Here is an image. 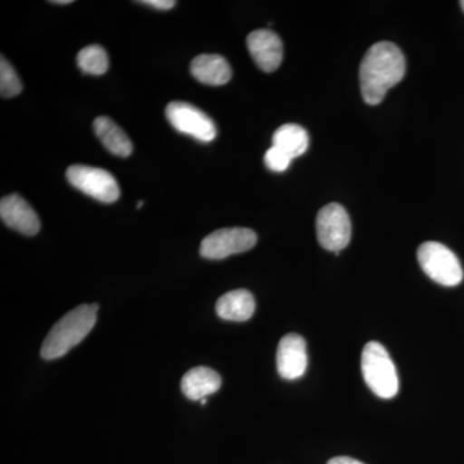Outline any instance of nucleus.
<instances>
[{"label":"nucleus","mask_w":464,"mask_h":464,"mask_svg":"<svg viewBox=\"0 0 464 464\" xmlns=\"http://www.w3.org/2000/svg\"><path fill=\"white\" fill-rule=\"evenodd\" d=\"M406 63L398 45L380 42L369 48L360 65L362 99L368 105H378L387 92L404 78Z\"/></svg>","instance_id":"f257e3e1"},{"label":"nucleus","mask_w":464,"mask_h":464,"mask_svg":"<svg viewBox=\"0 0 464 464\" xmlns=\"http://www.w3.org/2000/svg\"><path fill=\"white\" fill-rule=\"evenodd\" d=\"M99 308L97 304H81L58 320L43 342V359H60L76 344L81 343L96 325Z\"/></svg>","instance_id":"f03ea898"},{"label":"nucleus","mask_w":464,"mask_h":464,"mask_svg":"<svg viewBox=\"0 0 464 464\" xmlns=\"http://www.w3.org/2000/svg\"><path fill=\"white\" fill-rule=\"evenodd\" d=\"M365 383L381 399H392L399 392V375L386 348L378 342L365 344L362 355Z\"/></svg>","instance_id":"7ed1b4c3"},{"label":"nucleus","mask_w":464,"mask_h":464,"mask_svg":"<svg viewBox=\"0 0 464 464\" xmlns=\"http://www.w3.org/2000/svg\"><path fill=\"white\" fill-rule=\"evenodd\" d=\"M417 258L424 274L440 285L457 286L463 282L462 265L444 244L426 241L418 248Z\"/></svg>","instance_id":"20e7f679"},{"label":"nucleus","mask_w":464,"mask_h":464,"mask_svg":"<svg viewBox=\"0 0 464 464\" xmlns=\"http://www.w3.org/2000/svg\"><path fill=\"white\" fill-rule=\"evenodd\" d=\"M66 177L75 188L101 203H115L121 197L114 176L101 168L72 166L66 170Z\"/></svg>","instance_id":"39448f33"},{"label":"nucleus","mask_w":464,"mask_h":464,"mask_svg":"<svg viewBox=\"0 0 464 464\" xmlns=\"http://www.w3.org/2000/svg\"><path fill=\"white\" fill-rule=\"evenodd\" d=\"M257 244V235L250 228L231 227L217 230L201 241L200 255L207 259H224L248 252Z\"/></svg>","instance_id":"423d86ee"},{"label":"nucleus","mask_w":464,"mask_h":464,"mask_svg":"<svg viewBox=\"0 0 464 464\" xmlns=\"http://www.w3.org/2000/svg\"><path fill=\"white\" fill-rule=\"evenodd\" d=\"M316 235L324 249L338 253L346 248L351 240V221L346 209L337 203L322 208L316 218Z\"/></svg>","instance_id":"0eeeda50"},{"label":"nucleus","mask_w":464,"mask_h":464,"mask_svg":"<svg viewBox=\"0 0 464 464\" xmlns=\"http://www.w3.org/2000/svg\"><path fill=\"white\" fill-rule=\"evenodd\" d=\"M166 115L174 130L194 137L198 141L210 142L216 139L215 121L191 103L174 101L167 106Z\"/></svg>","instance_id":"6e6552de"},{"label":"nucleus","mask_w":464,"mask_h":464,"mask_svg":"<svg viewBox=\"0 0 464 464\" xmlns=\"http://www.w3.org/2000/svg\"><path fill=\"white\" fill-rule=\"evenodd\" d=\"M277 372L284 380L295 381L306 373L308 365L306 341L299 334H286L276 353Z\"/></svg>","instance_id":"1a4fd4ad"},{"label":"nucleus","mask_w":464,"mask_h":464,"mask_svg":"<svg viewBox=\"0 0 464 464\" xmlns=\"http://www.w3.org/2000/svg\"><path fill=\"white\" fill-rule=\"evenodd\" d=\"M246 45H248L253 61L264 72H273L282 65L283 42L277 34L271 30L261 29L250 33L246 38Z\"/></svg>","instance_id":"9d476101"},{"label":"nucleus","mask_w":464,"mask_h":464,"mask_svg":"<svg viewBox=\"0 0 464 464\" xmlns=\"http://www.w3.org/2000/svg\"><path fill=\"white\" fill-rule=\"evenodd\" d=\"M0 217L8 227L26 237H34L41 230V221L35 210L18 194H11L0 201Z\"/></svg>","instance_id":"9b49d317"},{"label":"nucleus","mask_w":464,"mask_h":464,"mask_svg":"<svg viewBox=\"0 0 464 464\" xmlns=\"http://www.w3.org/2000/svg\"><path fill=\"white\" fill-rule=\"evenodd\" d=\"M191 74L200 83L219 87L228 83L232 78L230 63L219 54H200L192 60Z\"/></svg>","instance_id":"f8f14e48"},{"label":"nucleus","mask_w":464,"mask_h":464,"mask_svg":"<svg viewBox=\"0 0 464 464\" xmlns=\"http://www.w3.org/2000/svg\"><path fill=\"white\" fill-rule=\"evenodd\" d=\"M221 375L216 371L207 366H197L183 375L181 390L186 398L197 401L217 392L221 389Z\"/></svg>","instance_id":"ddd939ff"},{"label":"nucleus","mask_w":464,"mask_h":464,"mask_svg":"<svg viewBox=\"0 0 464 464\" xmlns=\"http://www.w3.org/2000/svg\"><path fill=\"white\" fill-rule=\"evenodd\" d=\"M216 311L217 315L228 322H246L255 314V297L249 290H232L217 301Z\"/></svg>","instance_id":"4468645a"},{"label":"nucleus","mask_w":464,"mask_h":464,"mask_svg":"<svg viewBox=\"0 0 464 464\" xmlns=\"http://www.w3.org/2000/svg\"><path fill=\"white\" fill-rule=\"evenodd\" d=\"M93 130L101 143L108 151L119 158H128L133 151V145L127 133L108 116H100L94 121Z\"/></svg>","instance_id":"2eb2a0df"},{"label":"nucleus","mask_w":464,"mask_h":464,"mask_svg":"<svg viewBox=\"0 0 464 464\" xmlns=\"http://www.w3.org/2000/svg\"><path fill=\"white\" fill-rule=\"evenodd\" d=\"M308 134L298 124H284L277 128L273 136V146L282 150L288 157H301L308 149Z\"/></svg>","instance_id":"dca6fc26"},{"label":"nucleus","mask_w":464,"mask_h":464,"mask_svg":"<svg viewBox=\"0 0 464 464\" xmlns=\"http://www.w3.org/2000/svg\"><path fill=\"white\" fill-rule=\"evenodd\" d=\"M76 63L84 74L103 75L109 70L108 52L99 44L87 45L79 52Z\"/></svg>","instance_id":"f3484780"},{"label":"nucleus","mask_w":464,"mask_h":464,"mask_svg":"<svg viewBox=\"0 0 464 464\" xmlns=\"http://www.w3.org/2000/svg\"><path fill=\"white\" fill-rule=\"evenodd\" d=\"M23 91V83L18 78L17 72H14V66L2 56L0 60V94L3 99H11L17 96Z\"/></svg>","instance_id":"a211bd4d"},{"label":"nucleus","mask_w":464,"mask_h":464,"mask_svg":"<svg viewBox=\"0 0 464 464\" xmlns=\"http://www.w3.org/2000/svg\"><path fill=\"white\" fill-rule=\"evenodd\" d=\"M293 159L288 157L282 150L270 148L265 154V164L273 172H285L288 169Z\"/></svg>","instance_id":"6ab92c4d"},{"label":"nucleus","mask_w":464,"mask_h":464,"mask_svg":"<svg viewBox=\"0 0 464 464\" xmlns=\"http://www.w3.org/2000/svg\"><path fill=\"white\" fill-rule=\"evenodd\" d=\"M141 5H149V7L161 9V11H168L176 5L174 0H142Z\"/></svg>","instance_id":"aec40b11"},{"label":"nucleus","mask_w":464,"mask_h":464,"mask_svg":"<svg viewBox=\"0 0 464 464\" xmlns=\"http://www.w3.org/2000/svg\"><path fill=\"white\" fill-rule=\"evenodd\" d=\"M328 464H364L360 460L353 459L350 457H335L329 460Z\"/></svg>","instance_id":"412c9836"},{"label":"nucleus","mask_w":464,"mask_h":464,"mask_svg":"<svg viewBox=\"0 0 464 464\" xmlns=\"http://www.w3.org/2000/svg\"><path fill=\"white\" fill-rule=\"evenodd\" d=\"M52 5H72V0H52Z\"/></svg>","instance_id":"4be33fe9"},{"label":"nucleus","mask_w":464,"mask_h":464,"mask_svg":"<svg viewBox=\"0 0 464 464\" xmlns=\"http://www.w3.org/2000/svg\"><path fill=\"white\" fill-rule=\"evenodd\" d=\"M143 207V201H140L139 204H137V209H140V208Z\"/></svg>","instance_id":"5701e85b"},{"label":"nucleus","mask_w":464,"mask_h":464,"mask_svg":"<svg viewBox=\"0 0 464 464\" xmlns=\"http://www.w3.org/2000/svg\"><path fill=\"white\" fill-rule=\"evenodd\" d=\"M201 405L207 404V399L200 400Z\"/></svg>","instance_id":"b1692460"},{"label":"nucleus","mask_w":464,"mask_h":464,"mask_svg":"<svg viewBox=\"0 0 464 464\" xmlns=\"http://www.w3.org/2000/svg\"><path fill=\"white\" fill-rule=\"evenodd\" d=\"M460 5H462V9L464 11V0H462V2H460Z\"/></svg>","instance_id":"393cba45"}]
</instances>
